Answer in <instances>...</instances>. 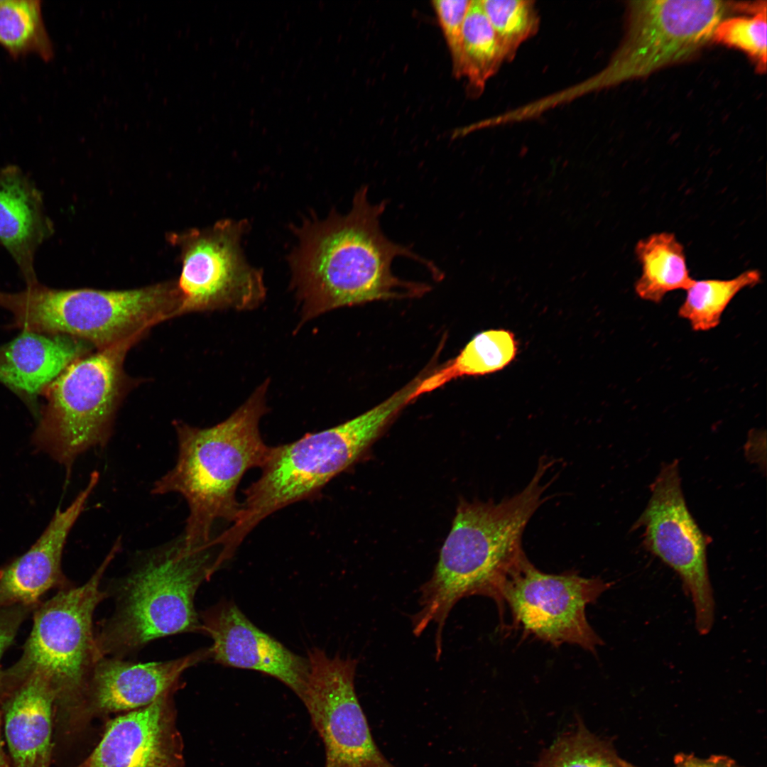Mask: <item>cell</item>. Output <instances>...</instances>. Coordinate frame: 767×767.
<instances>
[{
  "label": "cell",
  "instance_id": "obj_24",
  "mask_svg": "<svg viewBox=\"0 0 767 767\" xmlns=\"http://www.w3.org/2000/svg\"><path fill=\"white\" fill-rule=\"evenodd\" d=\"M761 281L756 269L746 270L730 279H694L685 290V298L678 315L686 320L692 330L706 332L717 327L733 298L742 290Z\"/></svg>",
  "mask_w": 767,
  "mask_h": 767
},
{
  "label": "cell",
  "instance_id": "obj_30",
  "mask_svg": "<svg viewBox=\"0 0 767 767\" xmlns=\"http://www.w3.org/2000/svg\"><path fill=\"white\" fill-rule=\"evenodd\" d=\"M36 607L14 605L0 608V661L28 614ZM2 672L0 665V675Z\"/></svg>",
  "mask_w": 767,
  "mask_h": 767
},
{
  "label": "cell",
  "instance_id": "obj_15",
  "mask_svg": "<svg viewBox=\"0 0 767 767\" xmlns=\"http://www.w3.org/2000/svg\"><path fill=\"white\" fill-rule=\"evenodd\" d=\"M200 622L202 633L212 639L208 651L215 663L275 678L298 697L308 673V659L256 627L234 603L217 604L201 614Z\"/></svg>",
  "mask_w": 767,
  "mask_h": 767
},
{
  "label": "cell",
  "instance_id": "obj_12",
  "mask_svg": "<svg viewBox=\"0 0 767 767\" xmlns=\"http://www.w3.org/2000/svg\"><path fill=\"white\" fill-rule=\"evenodd\" d=\"M611 586L574 572L544 573L524 557L501 593L515 624L527 633L555 646L575 644L595 653L602 641L588 623L585 610Z\"/></svg>",
  "mask_w": 767,
  "mask_h": 767
},
{
  "label": "cell",
  "instance_id": "obj_8",
  "mask_svg": "<svg viewBox=\"0 0 767 767\" xmlns=\"http://www.w3.org/2000/svg\"><path fill=\"white\" fill-rule=\"evenodd\" d=\"M144 334L79 357L43 390L46 404L33 443L63 465L67 477L78 456L108 442L127 386L125 356Z\"/></svg>",
  "mask_w": 767,
  "mask_h": 767
},
{
  "label": "cell",
  "instance_id": "obj_14",
  "mask_svg": "<svg viewBox=\"0 0 767 767\" xmlns=\"http://www.w3.org/2000/svg\"><path fill=\"white\" fill-rule=\"evenodd\" d=\"M175 690L111 720L96 748L75 767H183Z\"/></svg>",
  "mask_w": 767,
  "mask_h": 767
},
{
  "label": "cell",
  "instance_id": "obj_27",
  "mask_svg": "<svg viewBox=\"0 0 767 767\" xmlns=\"http://www.w3.org/2000/svg\"><path fill=\"white\" fill-rule=\"evenodd\" d=\"M505 61L511 60L521 45L538 31L540 18L529 0H481Z\"/></svg>",
  "mask_w": 767,
  "mask_h": 767
},
{
  "label": "cell",
  "instance_id": "obj_32",
  "mask_svg": "<svg viewBox=\"0 0 767 767\" xmlns=\"http://www.w3.org/2000/svg\"><path fill=\"white\" fill-rule=\"evenodd\" d=\"M2 722V716L0 713V767H11L9 758L6 756L1 739V727Z\"/></svg>",
  "mask_w": 767,
  "mask_h": 767
},
{
  "label": "cell",
  "instance_id": "obj_4",
  "mask_svg": "<svg viewBox=\"0 0 767 767\" xmlns=\"http://www.w3.org/2000/svg\"><path fill=\"white\" fill-rule=\"evenodd\" d=\"M121 548L116 539L82 585L60 589L36 608L20 658L0 675V696L31 675L42 678L54 698V734L68 741L88 717L87 697L94 668L102 656L93 629L94 612L107 597L101 588L105 571Z\"/></svg>",
  "mask_w": 767,
  "mask_h": 767
},
{
  "label": "cell",
  "instance_id": "obj_6",
  "mask_svg": "<svg viewBox=\"0 0 767 767\" xmlns=\"http://www.w3.org/2000/svg\"><path fill=\"white\" fill-rule=\"evenodd\" d=\"M408 384L373 408L335 427L308 433L272 447L260 477L244 491L245 501L232 526L241 539L264 518L294 503L317 496L334 477L348 468L412 401Z\"/></svg>",
  "mask_w": 767,
  "mask_h": 767
},
{
  "label": "cell",
  "instance_id": "obj_25",
  "mask_svg": "<svg viewBox=\"0 0 767 767\" xmlns=\"http://www.w3.org/2000/svg\"><path fill=\"white\" fill-rule=\"evenodd\" d=\"M39 0H0V45L12 57L35 54L49 61L54 55Z\"/></svg>",
  "mask_w": 767,
  "mask_h": 767
},
{
  "label": "cell",
  "instance_id": "obj_2",
  "mask_svg": "<svg viewBox=\"0 0 767 767\" xmlns=\"http://www.w3.org/2000/svg\"><path fill=\"white\" fill-rule=\"evenodd\" d=\"M553 464L550 459H540L528 484L512 497L499 503L462 501L459 505L433 575L420 587V609L411 619L416 636L430 624L437 625V655L442 653L445 621L463 597H491L502 613L504 584L526 556L523 533L547 499L543 494L553 479L545 484L543 479Z\"/></svg>",
  "mask_w": 767,
  "mask_h": 767
},
{
  "label": "cell",
  "instance_id": "obj_17",
  "mask_svg": "<svg viewBox=\"0 0 767 767\" xmlns=\"http://www.w3.org/2000/svg\"><path fill=\"white\" fill-rule=\"evenodd\" d=\"M207 658L208 649L171 660L145 663L102 657L94 668L89 684L88 716L145 707L164 693L176 690L183 673Z\"/></svg>",
  "mask_w": 767,
  "mask_h": 767
},
{
  "label": "cell",
  "instance_id": "obj_29",
  "mask_svg": "<svg viewBox=\"0 0 767 767\" xmlns=\"http://www.w3.org/2000/svg\"><path fill=\"white\" fill-rule=\"evenodd\" d=\"M471 1L434 0L431 2L452 62L453 74L459 77L463 23Z\"/></svg>",
  "mask_w": 767,
  "mask_h": 767
},
{
  "label": "cell",
  "instance_id": "obj_1",
  "mask_svg": "<svg viewBox=\"0 0 767 767\" xmlns=\"http://www.w3.org/2000/svg\"><path fill=\"white\" fill-rule=\"evenodd\" d=\"M386 204L371 203L364 185L354 194L347 214L332 210L324 219H307L294 229L298 244L288 262L301 324L338 308L427 293L428 285L393 274L392 263L398 257L415 260L437 277L441 274L433 262L384 234L380 218Z\"/></svg>",
  "mask_w": 767,
  "mask_h": 767
},
{
  "label": "cell",
  "instance_id": "obj_28",
  "mask_svg": "<svg viewBox=\"0 0 767 767\" xmlns=\"http://www.w3.org/2000/svg\"><path fill=\"white\" fill-rule=\"evenodd\" d=\"M766 8L752 17L724 18L717 26L712 40L739 48L756 62L759 72L766 69Z\"/></svg>",
  "mask_w": 767,
  "mask_h": 767
},
{
  "label": "cell",
  "instance_id": "obj_23",
  "mask_svg": "<svg viewBox=\"0 0 767 767\" xmlns=\"http://www.w3.org/2000/svg\"><path fill=\"white\" fill-rule=\"evenodd\" d=\"M504 61L482 1H471L462 26L459 77H464L467 91L477 95Z\"/></svg>",
  "mask_w": 767,
  "mask_h": 767
},
{
  "label": "cell",
  "instance_id": "obj_11",
  "mask_svg": "<svg viewBox=\"0 0 767 767\" xmlns=\"http://www.w3.org/2000/svg\"><path fill=\"white\" fill-rule=\"evenodd\" d=\"M308 673L298 697L321 738L324 767H397L381 752L357 697V660L308 652Z\"/></svg>",
  "mask_w": 767,
  "mask_h": 767
},
{
  "label": "cell",
  "instance_id": "obj_13",
  "mask_svg": "<svg viewBox=\"0 0 767 767\" xmlns=\"http://www.w3.org/2000/svg\"><path fill=\"white\" fill-rule=\"evenodd\" d=\"M643 528L646 548L674 570L690 596L702 635L713 626L714 600L707 562L708 540L686 505L678 461L662 466L648 505L634 528Z\"/></svg>",
  "mask_w": 767,
  "mask_h": 767
},
{
  "label": "cell",
  "instance_id": "obj_21",
  "mask_svg": "<svg viewBox=\"0 0 767 767\" xmlns=\"http://www.w3.org/2000/svg\"><path fill=\"white\" fill-rule=\"evenodd\" d=\"M635 254L641 273L634 290L643 300L659 303L668 293L685 290L694 281L684 246L673 233H653L640 239Z\"/></svg>",
  "mask_w": 767,
  "mask_h": 767
},
{
  "label": "cell",
  "instance_id": "obj_20",
  "mask_svg": "<svg viewBox=\"0 0 767 767\" xmlns=\"http://www.w3.org/2000/svg\"><path fill=\"white\" fill-rule=\"evenodd\" d=\"M90 345L67 335L22 330L0 346V381L33 398L72 361L89 353Z\"/></svg>",
  "mask_w": 767,
  "mask_h": 767
},
{
  "label": "cell",
  "instance_id": "obj_18",
  "mask_svg": "<svg viewBox=\"0 0 767 767\" xmlns=\"http://www.w3.org/2000/svg\"><path fill=\"white\" fill-rule=\"evenodd\" d=\"M54 233L43 194L16 165L0 167V244L9 252L26 285L38 281L35 257Z\"/></svg>",
  "mask_w": 767,
  "mask_h": 767
},
{
  "label": "cell",
  "instance_id": "obj_19",
  "mask_svg": "<svg viewBox=\"0 0 767 767\" xmlns=\"http://www.w3.org/2000/svg\"><path fill=\"white\" fill-rule=\"evenodd\" d=\"M11 767H50L54 698L47 682L31 675L0 701Z\"/></svg>",
  "mask_w": 767,
  "mask_h": 767
},
{
  "label": "cell",
  "instance_id": "obj_5",
  "mask_svg": "<svg viewBox=\"0 0 767 767\" xmlns=\"http://www.w3.org/2000/svg\"><path fill=\"white\" fill-rule=\"evenodd\" d=\"M219 553L212 538L189 547L180 536L142 557L121 581L114 613L95 633L100 655L123 658L157 638L202 632L194 599L220 567Z\"/></svg>",
  "mask_w": 767,
  "mask_h": 767
},
{
  "label": "cell",
  "instance_id": "obj_9",
  "mask_svg": "<svg viewBox=\"0 0 767 767\" xmlns=\"http://www.w3.org/2000/svg\"><path fill=\"white\" fill-rule=\"evenodd\" d=\"M246 219H222L212 227L178 236L182 271L177 283V315L234 309L250 310L265 300L261 269L251 266L241 246Z\"/></svg>",
  "mask_w": 767,
  "mask_h": 767
},
{
  "label": "cell",
  "instance_id": "obj_31",
  "mask_svg": "<svg viewBox=\"0 0 767 767\" xmlns=\"http://www.w3.org/2000/svg\"><path fill=\"white\" fill-rule=\"evenodd\" d=\"M674 767H741L733 760L722 756L699 758L692 755L681 754L675 757Z\"/></svg>",
  "mask_w": 767,
  "mask_h": 767
},
{
  "label": "cell",
  "instance_id": "obj_7",
  "mask_svg": "<svg viewBox=\"0 0 767 767\" xmlns=\"http://www.w3.org/2000/svg\"><path fill=\"white\" fill-rule=\"evenodd\" d=\"M177 283L125 290H60L27 284L17 293L0 290V307L11 312L22 330L63 334L97 349L111 346L177 316Z\"/></svg>",
  "mask_w": 767,
  "mask_h": 767
},
{
  "label": "cell",
  "instance_id": "obj_22",
  "mask_svg": "<svg viewBox=\"0 0 767 767\" xmlns=\"http://www.w3.org/2000/svg\"><path fill=\"white\" fill-rule=\"evenodd\" d=\"M518 350V341L510 330L492 329L479 332L455 359L432 374H425L413 398L459 377L484 376L501 371L515 359Z\"/></svg>",
  "mask_w": 767,
  "mask_h": 767
},
{
  "label": "cell",
  "instance_id": "obj_10",
  "mask_svg": "<svg viewBox=\"0 0 767 767\" xmlns=\"http://www.w3.org/2000/svg\"><path fill=\"white\" fill-rule=\"evenodd\" d=\"M744 2L719 0H648L630 4L626 41L611 68L612 80L646 76L683 60L712 40L729 13Z\"/></svg>",
  "mask_w": 767,
  "mask_h": 767
},
{
  "label": "cell",
  "instance_id": "obj_26",
  "mask_svg": "<svg viewBox=\"0 0 767 767\" xmlns=\"http://www.w3.org/2000/svg\"><path fill=\"white\" fill-rule=\"evenodd\" d=\"M535 767H631L604 741L579 724L546 749Z\"/></svg>",
  "mask_w": 767,
  "mask_h": 767
},
{
  "label": "cell",
  "instance_id": "obj_3",
  "mask_svg": "<svg viewBox=\"0 0 767 767\" xmlns=\"http://www.w3.org/2000/svg\"><path fill=\"white\" fill-rule=\"evenodd\" d=\"M269 382L264 381L229 418L214 426L200 428L175 421L176 464L154 483L151 493H178L185 498L190 513L182 537L187 546L208 543L217 521L236 520L241 508L236 491L242 477L252 468H262L269 458L272 447L259 431L260 420L268 410Z\"/></svg>",
  "mask_w": 767,
  "mask_h": 767
},
{
  "label": "cell",
  "instance_id": "obj_16",
  "mask_svg": "<svg viewBox=\"0 0 767 767\" xmlns=\"http://www.w3.org/2000/svg\"><path fill=\"white\" fill-rule=\"evenodd\" d=\"M90 474L86 486L64 510L58 508L30 549L0 570V608L14 605L37 607L53 588L70 587L62 570V557L68 535L99 481Z\"/></svg>",
  "mask_w": 767,
  "mask_h": 767
}]
</instances>
